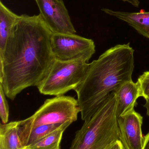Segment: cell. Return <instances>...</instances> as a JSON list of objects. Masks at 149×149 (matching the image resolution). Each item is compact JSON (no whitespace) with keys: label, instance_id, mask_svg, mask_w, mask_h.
I'll list each match as a JSON object with an SVG mask.
<instances>
[{"label":"cell","instance_id":"6da1fadb","mask_svg":"<svg viewBox=\"0 0 149 149\" xmlns=\"http://www.w3.org/2000/svg\"><path fill=\"white\" fill-rule=\"evenodd\" d=\"M52 33L39 14L20 15L0 56V83L8 98L37 87L47 74L55 59Z\"/></svg>","mask_w":149,"mask_h":149},{"label":"cell","instance_id":"7a4b0ae2","mask_svg":"<svg viewBox=\"0 0 149 149\" xmlns=\"http://www.w3.org/2000/svg\"><path fill=\"white\" fill-rule=\"evenodd\" d=\"M134 53L129 43L117 45L89 64L83 80L74 90L82 120H90L111 93L132 80Z\"/></svg>","mask_w":149,"mask_h":149},{"label":"cell","instance_id":"3957f363","mask_svg":"<svg viewBox=\"0 0 149 149\" xmlns=\"http://www.w3.org/2000/svg\"><path fill=\"white\" fill-rule=\"evenodd\" d=\"M117 97L114 92L76 132L70 149H108L120 141Z\"/></svg>","mask_w":149,"mask_h":149},{"label":"cell","instance_id":"277c9868","mask_svg":"<svg viewBox=\"0 0 149 149\" xmlns=\"http://www.w3.org/2000/svg\"><path fill=\"white\" fill-rule=\"evenodd\" d=\"M89 64L82 59L59 60L55 58L49 72L37 87L45 95L59 96L75 90L81 83Z\"/></svg>","mask_w":149,"mask_h":149},{"label":"cell","instance_id":"5b68a950","mask_svg":"<svg viewBox=\"0 0 149 149\" xmlns=\"http://www.w3.org/2000/svg\"><path fill=\"white\" fill-rule=\"evenodd\" d=\"M80 113L78 100L70 96L59 95L47 99L34 114L18 121L19 134L44 125L72 123Z\"/></svg>","mask_w":149,"mask_h":149},{"label":"cell","instance_id":"8992f818","mask_svg":"<svg viewBox=\"0 0 149 149\" xmlns=\"http://www.w3.org/2000/svg\"><path fill=\"white\" fill-rule=\"evenodd\" d=\"M51 47L56 59H82L88 62L95 52L93 40L75 34L52 33Z\"/></svg>","mask_w":149,"mask_h":149},{"label":"cell","instance_id":"52a82bcc","mask_svg":"<svg viewBox=\"0 0 149 149\" xmlns=\"http://www.w3.org/2000/svg\"><path fill=\"white\" fill-rule=\"evenodd\" d=\"M44 22L53 33L75 34L69 12L63 0H35Z\"/></svg>","mask_w":149,"mask_h":149},{"label":"cell","instance_id":"ba28073f","mask_svg":"<svg viewBox=\"0 0 149 149\" xmlns=\"http://www.w3.org/2000/svg\"><path fill=\"white\" fill-rule=\"evenodd\" d=\"M143 117L135 109L118 118L120 141L124 149H142L145 136L143 134Z\"/></svg>","mask_w":149,"mask_h":149},{"label":"cell","instance_id":"9c48e42d","mask_svg":"<svg viewBox=\"0 0 149 149\" xmlns=\"http://www.w3.org/2000/svg\"><path fill=\"white\" fill-rule=\"evenodd\" d=\"M114 92L117 97L118 117L134 109L137 105L136 100L141 97L139 85L133 80L123 83Z\"/></svg>","mask_w":149,"mask_h":149},{"label":"cell","instance_id":"30bf717a","mask_svg":"<svg viewBox=\"0 0 149 149\" xmlns=\"http://www.w3.org/2000/svg\"><path fill=\"white\" fill-rule=\"evenodd\" d=\"M101 10L107 15L127 22L142 36L149 39V11L143 10L139 12L115 11L108 8Z\"/></svg>","mask_w":149,"mask_h":149},{"label":"cell","instance_id":"8fae6325","mask_svg":"<svg viewBox=\"0 0 149 149\" xmlns=\"http://www.w3.org/2000/svg\"><path fill=\"white\" fill-rule=\"evenodd\" d=\"M0 149H25L19 135L18 121L1 124Z\"/></svg>","mask_w":149,"mask_h":149},{"label":"cell","instance_id":"7c38bea8","mask_svg":"<svg viewBox=\"0 0 149 149\" xmlns=\"http://www.w3.org/2000/svg\"><path fill=\"white\" fill-rule=\"evenodd\" d=\"M20 17L0 1V56L3 55L13 26Z\"/></svg>","mask_w":149,"mask_h":149},{"label":"cell","instance_id":"4fadbf2b","mask_svg":"<svg viewBox=\"0 0 149 149\" xmlns=\"http://www.w3.org/2000/svg\"><path fill=\"white\" fill-rule=\"evenodd\" d=\"M71 123L70 122L64 123L60 127L43 138L25 147V149H60L63 133Z\"/></svg>","mask_w":149,"mask_h":149},{"label":"cell","instance_id":"5bb4252c","mask_svg":"<svg viewBox=\"0 0 149 149\" xmlns=\"http://www.w3.org/2000/svg\"><path fill=\"white\" fill-rule=\"evenodd\" d=\"M64 124L42 125L27 132L19 134L23 146L25 148L35 143L60 127Z\"/></svg>","mask_w":149,"mask_h":149},{"label":"cell","instance_id":"9a60e30c","mask_svg":"<svg viewBox=\"0 0 149 149\" xmlns=\"http://www.w3.org/2000/svg\"><path fill=\"white\" fill-rule=\"evenodd\" d=\"M0 116L2 122L6 124L8 121L9 106L2 85L0 83Z\"/></svg>","mask_w":149,"mask_h":149},{"label":"cell","instance_id":"2e32d148","mask_svg":"<svg viewBox=\"0 0 149 149\" xmlns=\"http://www.w3.org/2000/svg\"><path fill=\"white\" fill-rule=\"evenodd\" d=\"M140 89V96L149 98V71L145 72L140 75L137 81Z\"/></svg>","mask_w":149,"mask_h":149},{"label":"cell","instance_id":"e0dca14e","mask_svg":"<svg viewBox=\"0 0 149 149\" xmlns=\"http://www.w3.org/2000/svg\"><path fill=\"white\" fill-rule=\"evenodd\" d=\"M124 2H127L130 3L135 8H139L140 6V2L139 0H120Z\"/></svg>","mask_w":149,"mask_h":149},{"label":"cell","instance_id":"ac0fdd59","mask_svg":"<svg viewBox=\"0 0 149 149\" xmlns=\"http://www.w3.org/2000/svg\"><path fill=\"white\" fill-rule=\"evenodd\" d=\"M108 149H124L120 141H118Z\"/></svg>","mask_w":149,"mask_h":149},{"label":"cell","instance_id":"d6986e66","mask_svg":"<svg viewBox=\"0 0 149 149\" xmlns=\"http://www.w3.org/2000/svg\"><path fill=\"white\" fill-rule=\"evenodd\" d=\"M142 149H149V132L145 136L144 144Z\"/></svg>","mask_w":149,"mask_h":149},{"label":"cell","instance_id":"ffe728a7","mask_svg":"<svg viewBox=\"0 0 149 149\" xmlns=\"http://www.w3.org/2000/svg\"><path fill=\"white\" fill-rule=\"evenodd\" d=\"M146 102L143 107L147 109V114L149 116V98L146 99Z\"/></svg>","mask_w":149,"mask_h":149}]
</instances>
